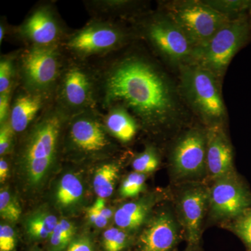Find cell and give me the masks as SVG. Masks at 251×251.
Segmentation results:
<instances>
[{
	"label": "cell",
	"instance_id": "44dd1931",
	"mask_svg": "<svg viewBox=\"0 0 251 251\" xmlns=\"http://www.w3.org/2000/svg\"><path fill=\"white\" fill-rule=\"evenodd\" d=\"M83 195V186L80 179L72 173L64 175L59 181L56 200L62 207H69L77 204Z\"/></svg>",
	"mask_w": 251,
	"mask_h": 251
},
{
	"label": "cell",
	"instance_id": "1f68e13d",
	"mask_svg": "<svg viewBox=\"0 0 251 251\" xmlns=\"http://www.w3.org/2000/svg\"><path fill=\"white\" fill-rule=\"evenodd\" d=\"M50 239V247L52 251H63L67 249L73 241L57 224L53 232L51 234Z\"/></svg>",
	"mask_w": 251,
	"mask_h": 251
},
{
	"label": "cell",
	"instance_id": "4316f807",
	"mask_svg": "<svg viewBox=\"0 0 251 251\" xmlns=\"http://www.w3.org/2000/svg\"><path fill=\"white\" fill-rule=\"evenodd\" d=\"M129 244V235L125 229L112 227L104 232L103 245L105 251H123Z\"/></svg>",
	"mask_w": 251,
	"mask_h": 251
},
{
	"label": "cell",
	"instance_id": "d6a6232c",
	"mask_svg": "<svg viewBox=\"0 0 251 251\" xmlns=\"http://www.w3.org/2000/svg\"><path fill=\"white\" fill-rule=\"evenodd\" d=\"M16 246L14 229L7 224L0 226V251H13Z\"/></svg>",
	"mask_w": 251,
	"mask_h": 251
},
{
	"label": "cell",
	"instance_id": "60d3db41",
	"mask_svg": "<svg viewBox=\"0 0 251 251\" xmlns=\"http://www.w3.org/2000/svg\"><path fill=\"white\" fill-rule=\"evenodd\" d=\"M38 251V250H36V251Z\"/></svg>",
	"mask_w": 251,
	"mask_h": 251
},
{
	"label": "cell",
	"instance_id": "ffe728a7",
	"mask_svg": "<svg viewBox=\"0 0 251 251\" xmlns=\"http://www.w3.org/2000/svg\"><path fill=\"white\" fill-rule=\"evenodd\" d=\"M158 198L149 196L133 202H127L120 206L115 212V224L125 230L138 229L146 221Z\"/></svg>",
	"mask_w": 251,
	"mask_h": 251
},
{
	"label": "cell",
	"instance_id": "cb8c5ba5",
	"mask_svg": "<svg viewBox=\"0 0 251 251\" xmlns=\"http://www.w3.org/2000/svg\"><path fill=\"white\" fill-rule=\"evenodd\" d=\"M19 49L0 57V94L13 90L18 85L17 59Z\"/></svg>",
	"mask_w": 251,
	"mask_h": 251
},
{
	"label": "cell",
	"instance_id": "8fae6325",
	"mask_svg": "<svg viewBox=\"0 0 251 251\" xmlns=\"http://www.w3.org/2000/svg\"><path fill=\"white\" fill-rule=\"evenodd\" d=\"M65 133L69 149L87 156L106 152L114 145L112 136L104 125L103 112L98 108L86 110L69 118Z\"/></svg>",
	"mask_w": 251,
	"mask_h": 251
},
{
	"label": "cell",
	"instance_id": "836d02e7",
	"mask_svg": "<svg viewBox=\"0 0 251 251\" xmlns=\"http://www.w3.org/2000/svg\"><path fill=\"white\" fill-rule=\"evenodd\" d=\"M16 87L6 93L0 94V125L9 120L11 102Z\"/></svg>",
	"mask_w": 251,
	"mask_h": 251
},
{
	"label": "cell",
	"instance_id": "2e32d148",
	"mask_svg": "<svg viewBox=\"0 0 251 251\" xmlns=\"http://www.w3.org/2000/svg\"><path fill=\"white\" fill-rule=\"evenodd\" d=\"M54 102V97L29 92L18 85L11 102L9 122L16 135L24 133Z\"/></svg>",
	"mask_w": 251,
	"mask_h": 251
},
{
	"label": "cell",
	"instance_id": "f1b7e54d",
	"mask_svg": "<svg viewBox=\"0 0 251 251\" xmlns=\"http://www.w3.org/2000/svg\"><path fill=\"white\" fill-rule=\"evenodd\" d=\"M146 176L141 173H130L122 182L120 194L125 198H133L145 190Z\"/></svg>",
	"mask_w": 251,
	"mask_h": 251
},
{
	"label": "cell",
	"instance_id": "e0dca14e",
	"mask_svg": "<svg viewBox=\"0 0 251 251\" xmlns=\"http://www.w3.org/2000/svg\"><path fill=\"white\" fill-rule=\"evenodd\" d=\"M206 172L215 180L234 172L233 150L221 125L206 130Z\"/></svg>",
	"mask_w": 251,
	"mask_h": 251
},
{
	"label": "cell",
	"instance_id": "4dcf8cb0",
	"mask_svg": "<svg viewBox=\"0 0 251 251\" xmlns=\"http://www.w3.org/2000/svg\"><path fill=\"white\" fill-rule=\"evenodd\" d=\"M15 133L9 120L0 125V155L6 156L14 150L15 146Z\"/></svg>",
	"mask_w": 251,
	"mask_h": 251
},
{
	"label": "cell",
	"instance_id": "8992f818",
	"mask_svg": "<svg viewBox=\"0 0 251 251\" xmlns=\"http://www.w3.org/2000/svg\"><path fill=\"white\" fill-rule=\"evenodd\" d=\"M179 68L180 90L188 105L210 126L221 125L227 112L221 82L209 71L194 63Z\"/></svg>",
	"mask_w": 251,
	"mask_h": 251
},
{
	"label": "cell",
	"instance_id": "74e56055",
	"mask_svg": "<svg viewBox=\"0 0 251 251\" xmlns=\"http://www.w3.org/2000/svg\"><path fill=\"white\" fill-rule=\"evenodd\" d=\"M9 166L5 156H1L0 159V182L4 183L9 174Z\"/></svg>",
	"mask_w": 251,
	"mask_h": 251
},
{
	"label": "cell",
	"instance_id": "7a4b0ae2",
	"mask_svg": "<svg viewBox=\"0 0 251 251\" xmlns=\"http://www.w3.org/2000/svg\"><path fill=\"white\" fill-rule=\"evenodd\" d=\"M69 119L53 102L21 134L18 163L31 186L41 184L57 161Z\"/></svg>",
	"mask_w": 251,
	"mask_h": 251
},
{
	"label": "cell",
	"instance_id": "3957f363",
	"mask_svg": "<svg viewBox=\"0 0 251 251\" xmlns=\"http://www.w3.org/2000/svg\"><path fill=\"white\" fill-rule=\"evenodd\" d=\"M136 39L125 23L91 18L83 27L72 29L61 46L68 57L90 62L125 49Z\"/></svg>",
	"mask_w": 251,
	"mask_h": 251
},
{
	"label": "cell",
	"instance_id": "4fadbf2b",
	"mask_svg": "<svg viewBox=\"0 0 251 251\" xmlns=\"http://www.w3.org/2000/svg\"><path fill=\"white\" fill-rule=\"evenodd\" d=\"M206 130L193 128L178 138L171 153V168L177 179H198L206 171Z\"/></svg>",
	"mask_w": 251,
	"mask_h": 251
},
{
	"label": "cell",
	"instance_id": "e575fe53",
	"mask_svg": "<svg viewBox=\"0 0 251 251\" xmlns=\"http://www.w3.org/2000/svg\"><path fill=\"white\" fill-rule=\"evenodd\" d=\"M87 216L90 222L97 227L102 228L108 224L109 220L102 214L101 211L95 202L87 211Z\"/></svg>",
	"mask_w": 251,
	"mask_h": 251
},
{
	"label": "cell",
	"instance_id": "484cf974",
	"mask_svg": "<svg viewBox=\"0 0 251 251\" xmlns=\"http://www.w3.org/2000/svg\"><path fill=\"white\" fill-rule=\"evenodd\" d=\"M159 163V154L156 149L148 145L143 151L135 156L132 161V167L135 172L146 175L156 171Z\"/></svg>",
	"mask_w": 251,
	"mask_h": 251
},
{
	"label": "cell",
	"instance_id": "6da1fadb",
	"mask_svg": "<svg viewBox=\"0 0 251 251\" xmlns=\"http://www.w3.org/2000/svg\"><path fill=\"white\" fill-rule=\"evenodd\" d=\"M97 81V108L122 106L152 133L166 129L181 115L177 92L169 77L148 52L133 43L89 62Z\"/></svg>",
	"mask_w": 251,
	"mask_h": 251
},
{
	"label": "cell",
	"instance_id": "277c9868",
	"mask_svg": "<svg viewBox=\"0 0 251 251\" xmlns=\"http://www.w3.org/2000/svg\"><path fill=\"white\" fill-rule=\"evenodd\" d=\"M19 50L18 85L29 92L54 97L68 58L62 46H22Z\"/></svg>",
	"mask_w": 251,
	"mask_h": 251
},
{
	"label": "cell",
	"instance_id": "9a60e30c",
	"mask_svg": "<svg viewBox=\"0 0 251 251\" xmlns=\"http://www.w3.org/2000/svg\"><path fill=\"white\" fill-rule=\"evenodd\" d=\"M177 205L188 246H199L203 219L209 206V191L201 186L185 188L178 198Z\"/></svg>",
	"mask_w": 251,
	"mask_h": 251
},
{
	"label": "cell",
	"instance_id": "ab89813d",
	"mask_svg": "<svg viewBox=\"0 0 251 251\" xmlns=\"http://www.w3.org/2000/svg\"><path fill=\"white\" fill-rule=\"evenodd\" d=\"M248 17H249V23H250V25L251 27V5L250 9L249 10V12H248Z\"/></svg>",
	"mask_w": 251,
	"mask_h": 251
},
{
	"label": "cell",
	"instance_id": "ba28073f",
	"mask_svg": "<svg viewBox=\"0 0 251 251\" xmlns=\"http://www.w3.org/2000/svg\"><path fill=\"white\" fill-rule=\"evenodd\" d=\"M54 103L69 118L97 108V81L90 62L68 57L54 92Z\"/></svg>",
	"mask_w": 251,
	"mask_h": 251
},
{
	"label": "cell",
	"instance_id": "83f0119b",
	"mask_svg": "<svg viewBox=\"0 0 251 251\" xmlns=\"http://www.w3.org/2000/svg\"><path fill=\"white\" fill-rule=\"evenodd\" d=\"M21 206L16 198L9 190L1 188L0 191V215L1 218L11 222L17 221L21 217Z\"/></svg>",
	"mask_w": 251,
	"mask_h": 251
},
{
	"label": "cell",
	"instance_id": "d4e9b609",
	"mask_svg": "<svg viewBox=\"0 0 251 251\" xmlns=\"http://www.w3.org/2000/svg\"><path fill=\"white\" fill-rule=\"evenodd\" d=\"M204 2L229 19L247 14L251 5V1L244 0H208Z\"/></svg>",
	"mask_w": 251,
	"mask_h": 251
},
{
	"label": "cell",
	"instance_id": "52a82bcc",
	"mask_svg": "<svg viewBox=\"0 0 251 251\" xmlns=\"http://www.w3.org/2000/svg\"><path fill=\"white\" fill-rule=\"evenodd\" d=\"M251 36L248 14L229 20L207 42L193 50L189 63L204 68L221 81L229 63Z\"/></svg>",
	"mask_w": 251,
	"mask_h": 251
},
{
	"label": "cell",
	"instance_id": "5b68a950",
	"mask_svg": "<svg viewBox=\"0 0 251 251\" xmlns=\"http://www.w3.org/2000/svg\"><path fill=\"white\" fill-rule=\"evenodd\" d=\"M131 27L137 39H144L166 62L178 67L191 62L192 44L163 13H146L131 22Z\"/></svg>",
	"mask_w": 251,
	"mask_h": 251
},
{
	"label": "cell",
	"instance_id": "f35d334b",
	"mask_svg": "<svg viewBox=\"0 0 251 251\" xmlns=\"http://www.w3.org/2000/svg\"><path fill=\"white\" fill-rule=\"evenodd\" d=\"M184 251H201L199 246H188L187 249Z\"/></svg>",
	"mask_w": 251,
	"mask_h": 251
},
{
	"label": "cell",
	"instance_id": "5bb4252c",
	"mask_svg": "<svg viewBox=\"0 0 251 251\" xmlns=\"http://www.w3.org/2000/svg\"><path fill=\"white\" fill-rule=\"evenodd\" d=\"M180 240L179 224L171 211L150 220L138 237L137 251H173Z\"/></svg>",
	"mask_w": 251,
	"mask_h": 251
},
{
	"label": "cell",
	"instance_id": "f546056e",
	"mask_svg": "<svg viewBox=\"0 0 251 251\" xmlns=\"http://www.w3.org/2000/svg\"><path fill=\"white\" fill-rule=\"evenodd\" d=\"M232 230L251 251V208L235 219Z\"/></svg>",
	"mask_w": 251,
	"mask_h": 251
},
{
	"label": "cell",
	"instance_id": "9c48e42d",
	"mask_svg": "<svg viewBox=\"0 0 251 251\" xmlns=\"http://www.w3.org/2000/svg\"><path fill=\"white\" fill-rule=\"evenodd\" d=\"M72 31L54 1H41L31 8L21 24L14 25L11 39L22 46H61Z\"/></svg>",
	"mask_w": 251,
	"mask_h": 251
},
{
	"label": "cell",
	"instance_id": "30bf717a",
	"mask_svg": "<svg viewBox=\"0 0 251 251\" xmlns=\"http://www.w3.org/2000/svg\"><path fill=\"white\" fill-rule=\"evenodd\" d=\"M162 13L181 29L194 49L207 42L230 20L204 1H171Z\"/></svg>",
	"mask_w": 251,
	"mask_h": 251
},
{
	"label": "cell",
	"instance_id": "8d00e7d4",
	"mask_svg": "<svg viewBox=\"0 0 251 251\" xmlns=\"http://www.w3.org/2000/svg\"><path fill=\"white\" fill-rule=\"evenodd\" d=\"M14 25H11L8 23L7 19L5 16H1L0 20V45L6 38H11Z\"/></svg>",
	"mask_w": 251,
	"mask_h": 251
},
{
	"label": "cell",
	"instance_id": "7c38bea8",
	"mask_svg": "<svg viewBox=\"0 0 251 251\" xmlns=\"http://www.w3.org/2000/svg\"><path fill=\"white\" fill-rule=\"evenodd\" d=\"M211 215L216 220L237 219L251 208V192L235 171L214 181L209 191Z\"/></svg>",
	"mask_w": 251,
	"mask_h": 251
},
{
	"label": "cell",
	"instance_id": "d6986e66",
	"mask_svg": "<svg viewBox=\"0 0 251 251\" xmlns=\"http://www.w3.org/2000/svg\"><path fill=\"white\" fill-rule=\"evenodd\" d=\"M104 125L112 138L128 143L135 138L140 125L126 109L114 106L103 112Z\"/></svg>",
	"mask_w": 251,
	"mask_h": 251
},
{
	"label": "cell",
	"instance_id": "7402d4cb",
	"mask_svg": "<svg viewBox=\"0 0 251 251\" xmlns=\"http://www.w3.org/2000/svg\"><path fill=\"white\" fill-rule=\"evenodd\" d=\"M58 220L53 214L40 211L31 215L26 222V230L31 239L43 240L50 237Z\"/></svg>",
	"mask_w": 251,
	"mask_h": 251
},
{
	"label": "cell",
	"instance_id": "d590c367",
	"mask_svg": "<svg viewBox=\"0 0 251 251\" xmlns=\"http://www.w3.org/2000/svg\"><path fill=\"white\" fill-rule=\"evenodd\" d=\"M67 251H94L92 241L87 237L74 239L67 248Z\"/></svg>",
	"mask_w": 251,
	"mask_h": 251
},
{
	"label": "cell",
	"instance_id": "603a6c76",
	"mask_svg": "<svg viewBox=\"0 0 251 251\" xmlns=\"http://www.w3.org/2000/svg\"><path fill=\"white\" fill-rule=\"evenodd\" d=\"M120 168L115 163H104L96 171L94 188L99 198L110 197L114 191Z\"/></svg>",
	"mask_w": 251,
	"mask_h": 251
},
{
	"label": "cell",
	"instance_id": "ac0fdd59",
	"mask_svg": "<svg viewBox=\"0 0 251 251\" xmlns=\"http://www.w3.org/2000/svg\"><path fill=\"white\" fill-rule=\"evenodd\" d=\"M91 18L108 21H130L146 14L144 3L130 0H85L82 1Z\"/></svg>",
	"mask_w": 251,
	"mask_h": 251
}]
</instances>
